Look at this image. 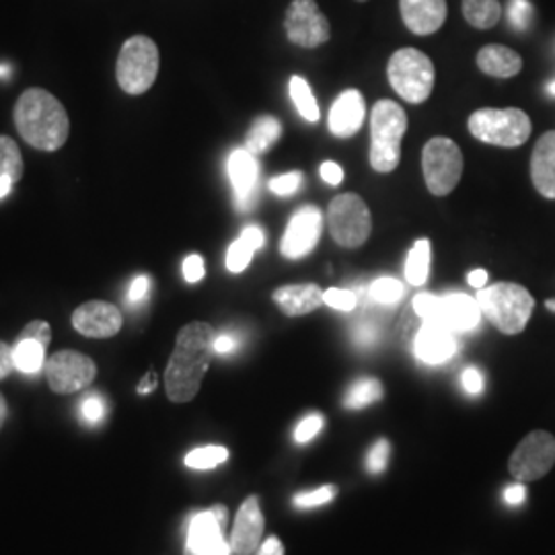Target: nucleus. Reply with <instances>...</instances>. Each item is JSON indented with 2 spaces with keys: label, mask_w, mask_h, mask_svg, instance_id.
<instances>
[{
  "label": "nucleus",
  "mask_w": 555,
  "mask_h": 555,
  "mask_svg": "<svg viewBox=\"0 0 555 555\" xmlns=\"http://www.w3.org/2000/svg\"><path fill=\"white\" fill-rule=\"evenodd\" d=\"M159 48L149 36H132L124 41L116 64V79L124 93H146L159 77Z\"/></svg>",
  "instance_id": "nucleus-6"
},
{
  "label": "nucleus",
  "mask_w": 555,
  "mask_h": 555,
  "mask_svg": "<svg viewBox=\"0 0 555 555\" xmlns=\"http://www.w3.org/2000/svg\"><path fill=\"white\" fill-rule=\"evenodd\" d=\"M319 173H321V178L325 183H330V185H339L341 183V179H344V171H341V167L334 163V160H325L323 165H321V169H319Z\"/></svg>",
  "instance_id": "nucleus-49"
},
{
  "label": "nucleus",
  "mask_w": 555,
  "mask_h": 555,
  "mask_svg": "<svg viewBox=\"0 0 555 555\" xmlns=\"http://www.w3.org/2000/svg\"><path fill=\"white\" fill-rule=\"evenodd\" d=\"M121 325H124L121 311L116 305L105 300L82 302L73 313V327L85 337L105 339V337L118 336Z\"/></svg>",
  "instance_id": "nucleus-16"
},
{
  "label": "nucleus",
  "mask_w": 555,
  "mask_h": 555,
  "mask_svg": "<svg viewBox=\"0 0 555 555\" xmlns=\"http://www.w3.org/2000/svg\"><path fill=\"white\" fill-rule=\"evenodd\" d=\"M46 378L54 393L70 396L93 385L98 377V364L93 358L77 350H60L46 362Z\"/></svg>",
  "instance_id": "nucleus-12"
},
{
  "label": "nucleus",
  "mask_w": 555,
  "mask_h": 555,
  "mask_svg": "<svg viewBox=\"0 0 555 555\" xmlns=\"http://www.w3.org/2000/svg\"><path fill=\"white\" fill-rule=\"evenodd\" d=\"M327 220L332 237L339 247L346 249H357L364 245L373 233L371 210L358 194H339L332 199Z\"/></svg>",
  "instance_id": "nucleus-9"
},
{
  "label": "nucleus",
  "mask_w": 555,
  "mask_h": 555,
  "mask_svg": "<svg viewBox=\"0 0 555 555\" xmlns=\"http://www.w3.org/2000/svg\"><path fill=\"white\" fill-rule=\"evenodd\" d=\"M17 339H36V341H40V344H43V346L48 348L50 341H52V330H50V325H48L46 321L36 319V321L27 323V325L21 330Z\"/></svg>",
  "instance_id": "nucleus-42"
},
{
  "label": "nucleus",
  "mask_w": 555,
  "mask_h": 555,
  "mask_svg": "<svg viewBox=\"0 0 555 555\" xmlns=\"http://www.w3.org/2000/svg\"><path fill=\"white\" fill-rule=\"evenodd\" d=\"M11 75V66L9 64H0V77H9Z\"/></svg>",
  "instance_id": "nucleus-57"
},
{
  "label": "nucleus",
  "mask_w": 555,
  "mask_h": 555,
  "mask_svg": "<svg viewBox=\"0 0 555 555\" xmlns=\"http://www.w3.org/2000/svg\"><path fill=\"white\" fill-rule=\"evenodd\" d=\"M408 132V114L396 101L380 100L371 114V167L377 173L396 171L401 160V140Z\"/></svg>",
  "instance_id": "nucleus-4"
},
{
  "label": "nucleus",
  "mask_w": 555,
  "mask_h": 555,
  "mask_svg": "<svg viewBox=\"0 0 555 555\" xmlns=\"http://www.w3.org/2000/svg\"><path fill=\"white\" fill-rule=\"evenodd\" d=\"M227 520L224 506H215L192 516L188 527L185 555H231V543L222 537V525Z\"/></svg>",
  "instance_id": "nucleus-14"
},
{
  "label": "nucleus",
  "mask_w": 555,
  "mask_h": 555,
  "mask_svg": "<svg viewBox=\"0 0 555 555\" xmlns=\"http://www.w3.org/2000/svg\"><path fill=\"white\" fill-rule=\"evenodd\" d=\"M204 274H206V268H204L202 256H198V254L188 256L185 261H183V278H185V282L196 284V282L204 278Z\"/></svg>",
  "instance_id": "nucleus-44"
},
{
  "label": "nucleus",
  "mask_w": 555,
  "mask_h": 555,
  "mask_svg": "<svg viewBox=\"0 0 555 555\" xmlns=\"http://www.w3.org/2000/svg\"><path fill=\"white\" fill-rule=\"evenodd\" d=\"M227 459H229V451L224 447H217V444L202 447V449H194L192 453L185 455V467L198 469V472L215 469V467L222 465Z\"/></svg>",
  "instance_id": "nucleus-33"
},
{
  "label": "nucleus",
  "mask_w": 555,
  "mask_h": 555,
  "mask_svg": "<svg viewBox=\"0 0 555 555\" xmlns=\"http://www.w3.org/2000/svg\"><path fill=\"white\" fill-rule=\"evenodd\" d=\"M477 68L494 79H513L522 70V59L513 48L490 43L477 52Z\"/></svg>",
  "instance_id": "nucleus-24"
},
{
  "label": "nucleus",
  "mask_w": 555,
  "mask_h": 555,
  "mask_svg": "<svg viewBox=\"0 0 555 555\" xmlns=\"http://www.w3.org/2000/svg\"><path fill=\"white\" fill-rule=\"evenodd\" d=\"M422 325H424V319L420 318L416 311H414V307L410 305V309L403 311V315H401L399 336H401V339H405V341H412V339H416L417 332H420Z\"/></svg>",
  "instance_id": "nucleus-43"
},
{
  "label": "nucleus",
  "mask_w": 555,
  "mask_h": 555,
  "mask_svg": "<svg viewBox=\"0 0 555 555\" xmlns=\"http://www.w3.org/2000/svg\"><path fill=\"white\" fill-rule=\"evenodd\" d=\"M229 178L235 192V204L238 210H249L258 198L259 163L256 155L247 149H237L229 157Z\"/></svg>",
  "instance_id": "nucleus-18"
},
{
  "label": "nucleus",
  "mask_w": 555,
  "mask_h": 555,
  "mask_svg": "<svg viewBox=\"0 0 555 555\" xmlns=\"http://www.w3.org/2000/svg\"><path fill=\"white\" fill-rule=\"evenodd\" d=\"M467 128L472 137L479 142L502 146V149L522 146L527 140L531 139V132H533L531 118L518 107L477 109L467 121Z\"/></svg>",
  "instance_id": "nucleus-5"
},
{
  "label": "nucleus",
  "mask_w": 555,
  "mask_h": 555,
  "mask_svg": "<svg viewBox=\"0 0 555 555\" xmlns=\"http://www.w3.org/2000/svg\"><path fill=\"white\" fill-rule=\"evenodd\" d=\"M504 500H506V504H511V506H518V504H522L525 500H527V488L518 481L515 486H508L506 490H504Z\"/></svg>",
  "instance_id": "nucleus-50"
},
{
  "label": "nucleus",
  "mask_w": 555,
  "mask_h": 555,
  "mask_svg": "<svg viewBox=\"0 0 555 555\" xmlns=\"http://www.w3.org/2000/svg\"><path fill=\"white\" fill-rule=\"evenodd\" d=\"M13 119L21 139L43 153L62 149L70 134V119L64 105L46 89L23 91L15 103Z\"/></svg>",
  "instance_id": "nucleus-2"
},
{
  "label": "nucleus",
  "mask_w": 555,
  "mask_h": 555,
  "mask_svg": "<svg viewBox=\"0 0 555 555\" xmlns=\"http://www.w3.org/2000/svg\"><path fill=\"white\" fill-rule=\"evenodd\" d=\"M7 414H9V408H7V399H4L2 393H0V430H2V426H4Z\"/></svg>",
  "instance_id": "nucleus-56"
},
{
  "label": "nucleus",
  "mask_w": 555,
  "mask_h": 555,
  "mask_svg": "<svg viewBox=\"0 0 555 555\" xmlns=\"http://www.w3.org/2000/svg\"><path fill=\"white\" fill-rule=\"evenodd\" d=\"M383 399V385L380 380L373 377H362L354 380L344 397V405L348 410H362L371 403H377Z\"/></svg>",
  "instance_id": "nucleus-30"
},
{
  "label": "nucleus",
  "mask_w": 555,
  "mask_h": 555,
  "mask_svg": "<svg viewBox=\"0 0 555 555\" xmlns=\"http://www.w3.org/2000/svg\"><path fill=\"white\" fill-rule=\"evenodd\" d=\"M337 496V486H323L318 490H309V492H302L293 498V504L297 508H315L321 504H327Z\"/></svg>",
  "instance_id": "nucleus-35"
},
{
  "label": "nucleus",
  "mask_w": 555,
  "mask_h": 555,
  "mask_svg": "<svg viewBox=\"0 0 555 555\" xmlns=\"http://www.w3.org/2000/svg\"><path fill=\"white\" fill-rule=\"evenodd\" d=\"M455 332H451L449 327L433 323V321H424V325L420 327L416 339H414V352L416 357L430 366L444 364L456 354Z\"/></svg>",
  "instance_id": "nucleus-19"
},
{
  "label": "nucleus",
  "mask_w": 555,
  "mask_h": 555,
  "mask_svg": "<svg viewBox=\"0 0 555 555\" xmlns=\"http://www.w3.org/2000/svg\"><path fill=\"white\" fill-rule=\"evenodd\" d=\"M321 428H323V417L319 416V414H309V416L302 417L298 422L297 430H295V440H297L298 444H305L311 438L318 437Z\"/></svg>",
  "instance_id": "nucleus-41"
},
{
  "label": "nucleus",
  "mask_w": 555,
  "mask_h": 555,
  "mask_svg": "<svg viewBox=\"0 0 555 555\" xmlns=\"http://www.w3.org/2000/svg\"><path fill=\"white\" fill-rule=\"evenodd\" d=\"M325 305L337 309V311H354L358 305V298L354 293L350 291H341V288H327L325 291Z\"/></svg>",
  "instance_id": "nucleus-39"
},
{
  "label": "nucleus",
  "mask_w": 555,
  "mask_h": 555,
  "mask_svg": "<svg viewBox=\"0 0 555 555\" xmlns=\"http://www.w3.org/2000/svg\"><path fill=\"white\" fill-rule=\"evenodd\" d=\"M405 27L416 36H433L447 21V0H399Z\"/></svg>",
  "instance_id": "nucleus-20"
},
{
  "label": "nucleus",
  "mask_w": 555,
  "mask_h": 555,
  "mask_svg": "<svg viewBox=\"0 0 555 555\" xmlns=\"http://www.w3.org/2000/svg\"><path fill=\"white\" fill-rule=\"evenodd\" d=\"M357 2H366V0H357Z\"/></svg>",
  "instance_id": "nucleus-60"
},
{
  "label": "nucleus",
  "mask_w": 555,
  "mask_h": 555,
  "mask_svg": "<svg viewBox=\"0 0 555 555\" xmlns=\"http://www.w3.org/2000/svg\"><path fill=\"white\" fill-rule=\"evenodd\" d=\"M366 103L357 89H346L339 93L330 112V132L336 139H352L364 124Z\"/></svg>",
  "instance_id": "nucleus-21"
},
{
  "label": "nucleus",
  "mask_w": 555,
  "mask_h": 555,
  "mask_svg": "<svg viewBox=\"0 0 555 555\" xmlns=\"http://www.w3.org/2000/svg\"><path fill=\"white\" fill-rule=\"evenodd\" d=\"M467 282L474 286V288H483L486 284H488V272L486 270H474V272H469V276H467Z\"/></svg>",
  "instance_id": "nucleus-54"
},
{
  "label": "nucleus",
  "mask_w": 555,
  "mask_h": 555,
  "mask_svg": "<svg viewBox=\"0 0 555 555\" xmlns=\"http://www.w3.org/2000/svg\"><path fill=\"white\" fill-rule=\"evenodd\" d=\"M533 20V7L529 0H508V21L516 31L529 29Z\"/></svg>",
  "instance_id": "nucleus-36"
},
{
  "label": "nucleus",
  "mask_w": 555,
  "mask_h": 555,
  "mask_svg": "<svg viewBox=\"0 0 555 555\" xmlns=\"http://www.w3.org/2000/svg\"><path fill=\"white\" fill-rule=\"evenodd\" d=\"M531 179L543 198L555 199V130L537 140L531 155Z\"/></svg>",
  "instance_id": "nucleus-23"
},
{
  "label": "nucleus",
  "mask_w": 555,
  "mask_h": 555,
  "mask_svg": "<svg viewBox=\"0 0 555 555\" xmlns=\"http://www.w3.org/2000/svg\"><path fill=\"white\" fill-rule=\"evenodd\" d=\"M412 307L424 321L440 323L449 327L451 332H472L479 325L481 309L477 305V298L469 295H417L412 300Z\"/></svg>",
  "instance_id": "nucleus-10"
},
{
  "label": "nucleus",
  "mask_w": 555,
  "mask_h": 555,
  "mask_svg": "<svg viewBox=\"0 0 555 555\" xmlns=\"http://www.w3.org/2000/svg\"><path fill=\"white\" fill-rule=\"evenodd\" d=\"M284 31L291 43L305 50H315L332 38L330 21L315 0H293L286 9Z\"/></svg>",
  "instance_id": "nucleus-13"
},
{
  "label": "nucleus",
  "mask_w": 555,
  "mask_h": 555,
  "mask_svg": "<svg viewBox=\"0 0 555 555\" xmlns=\"http://www.w3.org/2000/svg\"><path fill=\"white\" fill-rule=\"evenodd\" d=\"M403 293L405 288L396 278H378L371 286V297L380 305H393L397 300H401Z\"/></svg>",
  "instance_id": "nucleus-34"
},
{
  "label": "nucleus",
  "mask_w": 555,
  "mask_h": 555,
  "mask_svg": "<svg viewBox=\"0 0 555 555\" xmlns=\"http://www.w3.org/2000/svg\"><path fill=\"white\" fill-rule=\"evenodd\" d=\"M149 293H151V278L144 276V274L137 276L132 280L130 288H128V302L140 305V302H144L149 298Z\"/></svg>",
  "instance_id": "nucleus-45"
},
{
  "label": "nucleus",
  "mask_w": 555,
  "mask_h": 555,
  "mask_svg": "<svg viewBox=\"0 0 555 555\" xmlns=\"http://www.w3.org/2000/svg\"><path fill=\"white\" fill-rule=\"evenodd\" d=\"M25 173V163L21 157L20 144L9 137H0V176L13 179L17 183Z\"/></svg>",
  "instance_id": "nucleus-32"
},
{
  "label": "nucleus",
  "mask_w": 555,
  "mask_h": 555,
  "mask_svg": "<svg viewBox=\"0 0 555 555\" xmlns=\"http://www.w3.org/2000/svg\"><path fill=\"white\" fill-rule=\"evenodd\" d=\"M13 371H15L13 348L7 341H0V380L9 377Z\"/></svg>",
  "instance_id": "nucleus-48"
},
{
  "label": "nucleus",
  "mask_w": 555,
  "mask_h": 555,
  "mask_svg": "<svg viewBox=\"0 0 555 555\" xmlns=\"http://www.w3.org/2000/svg\"><path fill=\"white\" fill-rule=\"evenodd\" d=\"M389 455H391V447H389V442L385 440V438H380L377 440L375 444H373V449L369 451V456H366V469L371 472V474H383L385 472V467H387V463H389Z\"/></svg>",
  "instance_id": "nucleus-38"
},
{
  "label": "nucleus",
  "mask_w": 555,
  "mask_h": 555,
  "mask_svg": "<svg viewBox=\"0 0 555 555\" xmlns=\"http://www.w3.org/2000/svg\"><path fill=\"white\" fill-rule=\"evenodd\" d=\"M258 555H284V545L278 537H268L266 543L259 547Z\"/></svg>",
  "instance_id": "nucleus-52"
},
{
  "label": "nucleus",
  "mask_w": 555,
  "mask_h": 555,
  "mask_svg": "<svg viewBox=\"0 0 555 555\" xmlns=\"http://www.w3.org/2000/svg\"><path fill=\"white\" fill-rule=\"evenodd\" d=\"M323 231V217L321 210L313 204L302 206L293 215L288 222L284 237L280 241V251L288 259L307 258L315 247Z\"/></svg>",
  "instance_id": "nucleus-15"
},
{
  "label": "nucleus",
  "mask_w": 555,
  "mask_h": 555,
  "mask_svg": "<svg viewBox=\"0 0 555 555\" xmlns=\"http://www.w3.org/2000/svg\"><path fill=\"white\" fill-rule=\"evenodd\" d=\"M477 305L500 334L518 336L535 311L533 295L515 282H496L477 291Z\"/></svg>",
  "instance_id": "nucleus-3"
},
{
  "label": "nucleus",
  "mask_w": 555,
  "mask_h": 555,
  "mask_svg": "<svg viewBox=\"0 0 555 555\" xmlns=\"http://www.w3.org/2000/svg\"><path fill=\"white\" fill-rule=\"evenodd\" d=\"M291 98L295 101V107H297L300 118L309 121V124L319 121L321 114H319L318 100L313 98L309 82L302 77H298V75L291 79Z\"/></svg>",
  "instance_id": "nucleus-31"
},
{
  "label": "nucleus",
  "mask_w": 555,
  "mask_h": 555,
  "mask_svg": "<svg viewBox=\"0 0 555 555\" xmlns=\"http://www.w3.org/2000/svg\"><path fill=\"white\" fill-rule=\"evenodd\" d=\"M235 348H237V337L231 336V334H220L215 339L217 354H231V352H235Z\"/></svg>",
  "instance_id": "nucleus-51"
},
{
  "label": "nucleus",
  "mask_w": 555,
  "mask_h": 555,
  "mask_svg": "<svg viewBox=\"0 0 555 555\" xmlns=\"http://www.w3.org/2000/svg\"><path fill=\"white\" fill-rule=\"evenodd\" d=\"M302 183V173L300 171H291L286 176H278L270 179L268 188L276 194V196H293Z\"/></svg>",
  "instance_id": "nucleus-40"
},
{
  "label": "nucleus",
  "mask_w": 555,
  "mask_h": 555,
  "mask_svg": "<svg viewBox=\"0 0 555 555\" xmlns=\"http://www.w3.org/2000/svg\"><path fill=\"white\" fill-rule=\"evenodd\" d=\"M107 412V403L103 397L93 393V396H87L80 401V417L87 422V424H101L103 417Z\"/></svg>",
  "instance_id": "nucleus-37"
},
{
  "label": "nucleus",
  "mask_w": 555,
  "mask_h": 555,
  "mask_svg": "<svg viewBox=\"0 0 555 555\" xmlns=\"http://www.w3.org/2000/svg\"><path fill=\"white\" fill-rule=\"evenodd\" d=\"M325 291L318 284H288L274 291L272 300L286 318H302L325 305Z\"/></svg>",
  "instance_id": "nucleus-22"
},
{
  "label": "nucleus",
  "mask_w": 555,
  "mask_h": 555,
  "mask_svg": "<svg viewBox=\"0 0 555 555\" xmlns=\"http://www.w3.org/2000/svg\"><path fill=\"white\" fill-rule=\"evenodd\" d=\"M463 153L455 140L437 137L424 144L422 151V171L426 188L433 196H449L463 176Z\"/></svg>",
  "instance_id": "nucleus-8"
},
{
  "label": "nucleus",
  "mask_w": 555,
  "mask_h": 555,
  "mask_svg": "<svg viewBox=\"0 0 555 555\" xmlns=\"http://www.w3.org/2000/svg\"><path fill=\"white\" fill-rule=\"evenodd\" d=\"M545 305H547V309H550V311H554L555 313V298H552V300H547Z\"/></svg>",
  "instance_id": "nucleus-58"
},
{
  "label": "nucleus",
  "mask_w": 555,
  "mask_h": 555,
  "mask_svg": "<svg viewBox=\"0 0 555 555\" xmlns=\"http://www.w3.org/2000/svg\"><path fill=\"white\" fill-rule=\"evenodd\" d=\"M555 465V437L547 430H533L518 442L508 459V472L516 481L529 483L547 476Z\"/></svg>",
  "instance_id": "nucleus-11"
},
{
  "label": "nucleus",
  "mask_w": 555,
  "mask_h": 555,
  "mask_svg": "<svg viewBox=\"0 0 555 555\" xmlns=\"http://www.w3.org/2000/svg\"><path fill=\"white\" fill-rule=\"evenodd\" d=\"M430 256L433 247L428 238H420L412 247L408 261H405V278L412 286H424L430 274Z\"/></svg>",
  "instance_id": "nucleus-29"
},
{
  "label": "nucleus",
  "mask_w": 555,
  "mask_h": 555,
  "mask_svg": "<svg viewBox=\"0 0 555 555\" xmlns=\"http://www.w3.org/2000/svg\"><path fill=\"white\" fill-rule=\"evenodd\" d=\"M13 190V179L7 178V176H0V199L7 198Z\"/></svg>",
  "instance_id": "nucleus-55"
},
{
  "label": "nucleus",
  "mask_w": 555,
  "mask_h": 555,
  "mask_svg": "<svg viewBox=\"0 0 555 555\" xmlns=\"http://www.w3.org/2000/svg\"><path fill=\"white\" fill-rule=\"evenodd\" d=\"M157 383H159V380H157V373H155V371H151L146 377L140 380L139 389H137V391H139L140 396L153 393V391L157 389Z\"/></svg>",
  "instance_id": "nucleus-53"
},
{
  "label": "nucleus",
  "mask_w": 555,
  "mask_h": 555,
  "mask_svg": "<svg viewBox=\"0 0 555 555\" xmlns=\"http://www.w3.org/2000/svg\"><path fill=\"white\" fill-rule=\"evenodd\" d=\"M263 513L259 496H249L238 508L235 525L231 531V550L235 555H254L259 550L263 537Z\"/></svg>",
  "instance_id": "nucleus-17"
},
{
  "label": "nucleus",
  "mask_w": 555,
  "mask_h": 555,
  "mask_svg": "<svg viewBox=\"0 0 555 555\" xmlns=\"http://www.w3.org/2000/svg\"><path fill=\"white\" fill-rule=\"evenodd\" d=\"M377 339L378 327L373 325V323H360L357 330H354V341H357L358 346L369 348V346L377 344Z\"/></svg>",
  "instance_id": "nucleus-47"
},
{
  "label": "nucleus",
  "mask_w": 555,
  "mask_h": 555,
  "mask_svg": "<svg viewBox=\"0 0 555 555\" xmlns=\"http://www.w3.org/2000/svg\"><path fill=\"white\" fill-rule=\"evenodd\" d=\"M15 369L23 375H38L46 366V346L36 339H17L13 348Z\"/></svg>",
  "instance_id": "nucleus-28"
},
{
  "label": "nucleus",
  "mask_w": 555,
  "mask_h": 555,
  "mask_svg": "<svg viewBox=\"0 0 555 555\" xmlns=\"http://www.w3.org/2000/svg\"><path fill=\"white\" fill-rule=\"evenodd\" d=\"M435 64L416 48H401L389 59L387 79L397 95L408 103L420 105L433 95Z\"/></svg>",
  "instance_id": "nucleus-7"
},
{
  "label": "nucleus",
  "mask_w": 555,
  "mask_h": 555,
  "mask_svg": "<svg viewBox=\"0 0 555 555\" xmlns=\"http://www.w3.org/2000/svg\"><path fill=\"white\" fill-rule=\"evenodd\" d=\"M461 383H463L465 391L472 393V396H477V393L483 391V375H481L477 369H474V366H469V369L463 371Z\"/></svg>",
  "instance_id": "nucleus-46"
},
{
  "label": "nucleus",
  "mask_w": 555,
  "mask_h": 555,
  "mask_svg": "<svg viewBox=\"0 0 555 555\" xmlns=\"http://www.w3.org/2000/svg\"><path fill=\"white\" fill-rule=\"evenodd\" d=\"M461 9L465 21L481 31L496 27L502 17L500 0H463Z\"/></svg>",
  "instance_id": "nucleus-27"
},
{
  "label": "nucleus",
  "mask_w": 555,
  "mask_h": 555,
  "mask_svg": "<svg viewBox=\"0 0 555 555\" xmlns=\"http://www.w3.org/2000/svg\"><path fill=\"white\" fill-rule=\"evenodd\" d=\"M217 332L210 323L192 321L179 330L176 348L165 369V391L173 403H188L198 396L215 358Z\"/></svg>",
  "instance_id": "nucleus-1"
},
{
  "label": "nucleus",
  "mask_w": 555,
  "mask_h": 555,
  "mask_svg": "<svg viewBox=\"0 0 555 555\" xmlns=\"http://www.w3.org/2000/svg\"><path fill=\"white\" fill-rule=\"evenodd\" d=\"M550 93H552V95H555V80H552V82H550Z\"/></svg>",
  "instance_id": "nucleus-59"
},
{
  "label": "nucleus",
  "mask_w": 555,
  "mask_h": 555,
  "mask_svg": "<svg viewBox=\"0 0 555 555\" xmlns=\"http://www.w3.org/2000/svg\"><path fill=\"white\" fill-rule=\"evenodd\" d=\"M280 137H282V124L276 118H272V116H261L249 128L247 139H245V149L251 155L259 157V155L268 153L280 140Z\"/></svg>",
  "instance_id": "nucleus-26"
},
{
  "label": "nucleus",
  "mask_w": 555,
  "mask_h": 555,
  "mask_svg": "<svg viewBox=\"0 0 555 555\" xmlns=\"http://www.w3.org/2000/svg\"><path fill=\"white\" fill-rule=\"evenodd\" d=\"M266 243V235L259 227H247L243 229L241 237L229 247L227 254V268L233 274H241L254 259V254L263 247Z\"/></svg>",
  "instance_id": "nucleus-25"
}]
</instances>
